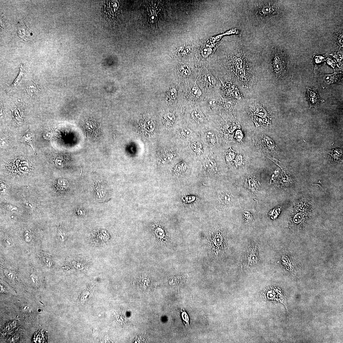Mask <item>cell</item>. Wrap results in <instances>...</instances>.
I'll return each mask as SVG.
<instances>
[{"instance_id": "6da1fadb", "label": "cell", "mask_w": 343, "mask_h": 343, "mask_svg": "<svg viewBox=\"0 0 343 343\" xmlns=\"http://www.w3.org/2000/svg\"><path fill=\"white\" fill-rule=\"evenodd\" d=\"M251 50L239 39L225 52L221 63V70L225 76L232 78L246 87L253 85L256 78V66Z\"/></svg>"}, {"instance_id": "7a4b0ae2", "label": "cell", "mask_w": 343, "mask_h": 343, "mask_svg": "<svg viewBox=\"0 0 343 343\" xmlns=\"http://www.w3.org/2000/svg\"><path fill=\"white\" fill-rule=\"evenodd\" d=\"M277 1H248L250 19L254 23L265 25L278 15L281 7Z\"/></svg>"}, {"instance_id": "3957f363", "label": "cell", "mask_w": 343, "mask_h": 343, "mask_svg": "<svg viewBox=\"0 0 343 343\" xmlns=\"http://www.w3.org/2000/svg\"><path fill=\"white\" fill-rule=\"evenodd\" d=\"M271 54V65L274 72L278 78L285 76L288 71L287 54L282 49L273 48Z\"/></svg>"}, {"instance_id": "277c9868", "label": "cell", "mask_w": 343, "mask_h": 343, "mask_svg": "<svg viewBox=\"0 0 343 343\" xmlns=\"http://www.w3.org/2000/svg\"><path fill=\"white\" fill-rule=\"evenodd\" d=\"M197 72L196 83L205 95L217 90L216 79L206 66H200Z\"/></svg>"}, {"instance_id": "5b68a950", "label": "cell", "mask_w": 343, "mask_h": 343, "mask_svg": "<svg viewBox=\"0 0 343 343\" xmlns=\"http://www.w3.org/2000/svg\"><path fill=\"white\" fill-rule=\"evenodd\" d=\"M106 186L103 182L95 181V182L94 194L95 198L99 202H104L108 199V190Z\"/></svg>"}, {"instance_id": "8992f818", "label": "cell", "mask_w": 343, "mask_h": 343, "mask_svg": "<svg viewBox=\"0 0 343 343\" xmlns=\"http://www.w3.org/2000/svg\"><path fill=\"white\" fill-rule=\"evenodd\" d=\"M222 88L223 94L225 97L239 99L242 98V95L237 86L232 82H223Z\"/></svg>"}, {"instance_id": "52a82bcc", "label": "cell", "mask_w": 343, "mask_h": 343, "mask_svg": "<svg viewBox=\"0 0 343 343\" xmlns=\"http://www.w3.org/2000/svg\"><path fill=\"white\" fill-rule=\"evenodd\" d=\"M307 95L310 107H317L319 106L321 100L317 92V89H312L307 87Z\"/></svg>"}, {"instance_id": "ba28073f", "label": "cell", "mask_w": 343, "mask_h": 343, "mask_svg": "<svg viewBox=\"0 0 343 343\" xmlns=\"http://www.w3.org/2000/svg\"><path fill=\"white\" fill-rule=\"evenodd\" d=\"M26 90L29 97H32L38 94L40 89L37 84L33 81L28 84Z\"/></svg>"}, {"instance_id": "9c48e42d", "label": "cell", "mask_w": 343, "mask_h": 343, "mask_svg": "<svg viewBox=\"0 0 343 343\" xmlns=\"http://www.w3.org/2000/svg\"><path fill=\"white\" fill-rule=\"evenodd\" d=\"M21 142L30 145L34 151V148L33 135L30 131L27 132L21 139Z\"/></svg>"}, {"instance_id": "30bf717a", "label": "cell", "mask_w": 343, "mask_h": 343, "mask_svg": "<svg viewBox=\"0 0 343 343\" xmlns=\"http://www.w3.org/2000/svg\"><path fill=\"white\" fill-rule=\"evenodd\" d=\"M191 116L194 120L196 121H201L204 118V114L197 106L193 110Z\"/></svg>"}, {"instance_id": "8fae6325", "label": "cell", "mask_w": 343, "mask_h": 343, "mask_svg": "<svg viewBox=\"0 0 343 343\" xmlns=\"http://www.w3.org/2000/svg\"><path fill=\"white\" fill-rule=\"evenodd\" d=\"M24 74L23 71L22 67L21 68V70L19 71V73L18 75L17 78L15 79L14 81L10 86H9L8 88L7 89V91H9L11 90H13L15 89L16 87L18 84L21 81V79L22 78L23 75Z\"/></svg>"}, {"instance_id": "7c38bea8", "label": "cell", "mask_w": 343, "mask_h": 343, "mask_svg": "<svg viewBox=\"0 0 343 343\" xmlns=\"http://www.w3.org/2000/svg\"><path fill=\"white\" fill-rule=\"evenodd\" d=\"M337 74L335 73L331 75H326L324 77V80L325 82L328 84L333 83L337 81Z\"/></svg>"}, {"instance_id": "4fadbf2b", "label": "cell", "mask_w": 343, "mask_h": 343, "mask_svg": "<svg viewBox=\"0 0 343 343\" xmlns=\"http://www.w3.org/2000/svg\"><path fill=\"white\" fill-rule=\"evenodd\" d=\"M231 195L228 194H224L221 195L220 200L223 204H229L232 203V199Z\"/></svg>"}, {"instance_id": "5bb4252c", "label": "cell", "mask_w": 343, "mask_h": 343, "mask_svg": "<svg viewBox=\"0 0 343 343\" xmlns=\"http://www.w3.org/2000/svg\"><path fill=\"white\" fill-rule=\"evenodd\" d=\"M216 163L214 161L210 159H207L203 163V165L205 168L212 169L214 167Z\"/></svg>"}, {"instance_id": "9a60e30c", "label": "cell", "mask_w": 343, "mask_h": 343, "mask_svg": "<svg viewBox=\"0 0 343 343\" xmlns=\"http://www.w3.org/2000/svg\"><path fill=\"white\" fill-rule=\"evenodd\" d=\"M335 40L340 48L343 47V34L338 33L337 34L335 37Z\"/></svg>"}, {"instance_id": "2e32d148", "label": "cell", "mask_w": 343, "mask_h": 343, "mask_svg": "<svg viewBox=\"0 0 343 343\" xmlns=\"http://www.w3.org/2000/svg\"><path fill=\"white\" fill-rule=\"evenodd\" d=\"M186 163L184 162H182L179 163L177 166V169L178 170L183 171L186 169L187 168Z\"/></svg>"}, {"instance_id": "e0dca14e", "label": "cell", "mask_w": 343, "mask_h": 343, "mask_svg": "<svg viewBox=\"0 0 343 343\" xmlns=\"http://www.w3.org/2000/svg\"><path fill=\"white\" fill-rule=\"evenodd\" d=\"M280 212V209H275L272 212H271L270 215L274 219L277 217Z\"/></svg>"}, {"instance_id": "ac0fdd59", "label": "cell", "mask_w": 343, "mask_h": 343, "mask_svg": "<svg viewBox=\"0 0 343 343\" xmlns=\"http://www.w3.org/2000/svg\"><path fill=\"white\" fill-rule=\"evenodd\" d=\"M214 136V134L213 131H209L207 132L205 135V138L209 140H212Z\"/></svg>"}, {"instance_id": "d6986e66", "label": "cell", "mask_w": 343, "mask_h": 343, "mask_svg": "<svg viewBox=\"0 0 343 343\" xmlns=\"http://www.w3.org/2000/svg\"><path fill=\"white\" fill-rule=\"evenodd\" d=\"M153 122L150 121H149L147 122L146 125V129L149 131H151L154 129V125Z\"/></svg>"}, {"instance_id": "ffe728a7", "label": "cell", "mask_w": 343, "mask_h": 343, "mask_svg": "<svg viewBox=\"0 0 343 343\" xmlns=\"http://www.w3.org/2000/svg\"><path fill=\"white\" fill-rule=\"evenodd\" d=\"M166 117L167 120L170 121H173L175 119L174 114L171 113L167 114L166 115Z\"/></svg>"}, {"instance_id": "44dd1931", "label": "cell", "mask_w": 343, "mask_h": 343, "mask_svg": "<svg viewBox=\"0 0 343 343\" xmlns=\"http://www.w3.org/2000/svg\"><path fill=\"white\" fill-rule=\"evenodd\" d=\"M302 217L301 215L298 214L296 215L294 218V222L296 223L300 222L302 220Z\"/></svg>"}, {"instance_id": "7402d4cb", "label": "cell", "mask_w": 343, "mask_h": 343, "mask_svg": "<svg viewBox=\"0 0 343 343\" xmlns=\"http://www.w3.org/2000/svg\"><path fill=\"white\" fill-rule=\"evenodd\" d=\"M183 133L187 136H189L191 135V131L189 128L185 127L183 130Z\"/></svg>"}, {"instance_id": "603a6c76", "label": "cell", "mask_w": 343, "mask_h": 343, "mask_svg": "<svg viewBox=\"0 0 343 343\" xmlns=\"http://www.w3.org/2000/svg\"><path fill=\"white\" fill-rule=\"evenodd\" d=\"M192 149L195 152L199 153L197 143H193L191 146Z\"/></svg>"}, {"instance_id": "cb8c5ba5", "label": "cell", "mask_w": 343, "mask_h": 343, "mask_svg": "<svg viewBox=\"0 0 343 343\" xmlns=\"http://www.w3.org/2000/svg\"><path fill=\"white\" fill-rule=\"evenodd\" d=\"M56 162H57L56 163L59 166H61L63 165V162L62 159H61L58 158L56 159Z\"/></svg>"}, {"instance_id": "d4e9b609", "label": "cell", "mask_w": 343, "mask_h": 343, "mask_svg": "<svg viewBox=\"0 0 343 343\" xmlns=\"http://www.w3.org/2000/svg\"><path fill=\"white\" fill-rule=\"evenodd\" d=\"M197 144L198 147V149L199 151V152H200L202 148V146L201 144L199 142L197 143Z\"/></svg>"}]
</instances>
